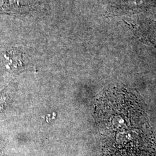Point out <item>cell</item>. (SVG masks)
Here are the masks:
<instances>
[{
  "instance_id": "6da1fadb",
  "label": "cell",
  "mask_w": 156,
  "mask_h": 156,
  "mask_svg": "<svg viewBox=\"0 0 156 156\" xmlns=\"http://www.w3.org/2000/svg\"><path fill=\"white\" fill-rule=\"evenodd\" d=\"M95 115L106 156H156V141L136 95L123 88L106 91L97 100Z\"/></svg>"
}]
</instances>
